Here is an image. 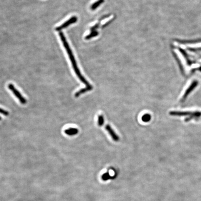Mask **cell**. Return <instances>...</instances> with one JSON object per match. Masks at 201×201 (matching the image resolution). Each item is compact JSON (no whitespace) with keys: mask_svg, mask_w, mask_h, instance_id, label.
Segmentation results:
<instances>
[{"mask_svg":"<svg viewBox=\"0 0 201 201\" xmlns=\"http://www.w3.org/2000/svg\"><path fill=\"white\" fill-rule=\"evenodd\" d=\"M104 122V118L103 115H100L99 116L98 120V124L99 126H102Z\"/></svg>","mask_w":201,"mask_h":201,"instance_id":"ba28073f","label":"cell"},{"mask_svg":"<svg viewBox=\"0 0 201 201\" xmlns=\"http://www.w3.org/2000/svg\"><path fill=\"white\" fill-rule=\"evenodd\" d=\"M59 36L60 37L61 39V41L63 44L64 47H65V49L67 51V53L68 54L69 56V58L71 61L72 65L73 68H74V71H75L76 74L77 75V77L83 83L86 87L85 88H83L82 89V92L83 93H86L87 92L89 91H91L92 89H93V87L92 86L91 84H90L85 79V78L83 76V75L81 73L79 69L77 67V64H76V61L75 60V58L74 57V55L73 54L72 52L71 49L69 47V45L68 43L66 40V38H65V36L64 35L63 32L59 33Z\"/></svg>","mask_w":201,"mask_h":201,"instance_id":"6da1fadb","label":"cell"},{"mask_svg":"<svg viewBox=\"0 0 201 201\" xmlns=\"http://www.w3.org/2000/svg\"><path fill=\"white\" fill-rule=\"evenodd\" d=\"M142 121L144 122H148L150 120L151 116L149 114H145L142 118Z\"/></svg>","mask_w":201,"mask_h":201,"instance_id":"8992f818","label":"cell"},{"mask_svg":"<svg viewBox=\"0 0 201 201\" xmlns=\"http://www.w3.org/2000/svg\"><path fill=\"white\" fill-rule=\"evenodd\" d=\"M8 87L10 89L11 91H12L14 95L17 98L19 101L21 103V104H25L27 103V100L23 97L22 95L21 94L20 92L14 87L12 84H9L8 85Z\"/></svg>","mask_w":201,"mask_h":201,"instance_id":"7a4b0ae2","label":"cell"},{"mask_svg":"<svg viewBox=\"0 0 201 201\" xmlns=\"http://www.w3.org/2000/svg\"><path fill=\"white\" fill-rule=\"evenodd\" d=\"M105 129H106V130L110 134V135L112 138L113 139V140L116 141V142L119 141V138L118 136L116 135V133L115 132L114 130L109 125H106L105 126Z\"/></svg>","mask_w":201,"mask_h":201,"instance_id":"277c9868","label":"cell"},{"mask_svg":"<svg viewBox=\"0 0 201 201\" xmlns=\"http://www.w3.org/2000/svg\"><path fill=\"white\" fill-rule=\"evenodd\" d=\"M103 1H104V0H99L98 1L95 2L94 4L92 5L91 9L92 10H94V9H96L98 6H99L101 4H102Z\"/></svg>","mask_w":201,"mask_h":201,"instance_id":"52a82bcc","label":"cell"},{"mask_svg":"<svg viewBox=\"0 0 201 201\" xmlns=\"http://www.w3.org/2000/svg\"><path fill=\"white\" fill-rule=\"evenodd\" d=\"M77 21V18L76 16L72 17L71 18H70L68 20L65 21L64 24H61V26H59V27L56 28V30L57 31H59L60 30H61L62 29H65V28L68 27L70 25L72 24H74L75 22H76Z\"/></svg>","mask_w":201,"mask_h":201,"instance_id":"3957f363","label":"cell"},{"mask_svg":"<svg viewBox=\"0 0 201 201\" xmlns=\"http://www.w3.org/2000/svg\"><path fill=\"white\" fill-rule=\"evenodd\" d=\"M0 113L2 114V115H5V116H8V115H9V112L5 110H3V109H2V108H0Z\"/></svg>","mask_w":201,"mask_h":201,"instance_id":"9c48e42d","label":"cell"},{"mask_svg":"<svg viewBox=\"0 0 201 201\" xmlns=\"http://www.w3.org/2000/svg\"><path fill=\"white\" fill-rule=\"evenodd\" d=\"M78 130L76 128H69L65 130V134L68 135H76L78 133Z\"/></svg>","mask_w":201,"mask_h":201,"instance_id":"5b68a950","label":"cell"},{"mask_svg":"<svg viewBox=\"0 0 201 201\" xmlns=\"http://www.w3.org/2000/svg\"><path fill=\"white\" fill-rule=\"evenodd\" d=\"M1 120V117H0V120Z\"/></svg>","mask_w":201,"mask_h":201,"instance_id":"30bf717a","label":"cell"}]
</instances>
